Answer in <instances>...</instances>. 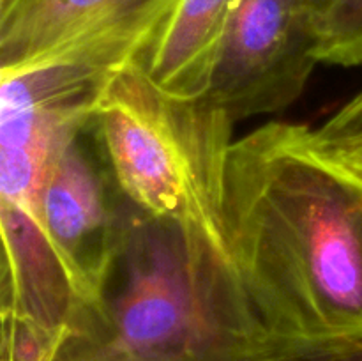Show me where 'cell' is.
Returning a JSON list of instances; mask_svg holds the SVG:
<instances>
[{
	"mask_svg": "<svg viewBox=\"0 0 362 361\" xmlns=\"http://www.w3.org/2000/svg\"><path fill=\"white\" fill-rule=\"evenodd\" d=\"M223 230L247 296L279 338H362V176L317 127L269 122L233 142Z\"/></svg>",
	"mask_w": 362,
	"mask_h": 361,
	"instance_id": "cell-1",
	"label": "cell"
},
{
	"mask_svg": "<svg viewBox=\"0 0 362 361\" xmlns=\"http://www.w3.org/2000/svg\"><path fill=\"white\" fill-rule=\"evenodd\" d=\"M304 347L265 324L226 243L126 200L99 301L49 361H276Z\"/></svg>",
	"mask_w": 362,
	"mask_h": 361,
	"instance_id": "cell-2",
	"label": "cell"
},
{
	"mask_svg": "<svg viewBox=\"0 0 362 361\" xmlns=\"http://www.w3.org/2000/svg\"><path fill=\"white\" fill-rule=\"evenodd\" d=\"M87 124V110L71 99L18 78L0 81V311L2 350L14 361H49L87 308L41 214L53 158Z\"/></svg>",
	"mask_w": 362,
	"mask_h": 361,
	"instance_id": "cell-3",
	"label": "cell"
},
{
	"mask_svg": "<svg viewBox=\"0 0 362 361\" xmlns=\"http://www.w3.org/2000/svg\"><path fill=\"white\" fill-rule=\"evenodd\" d=\"M233 126L204 98L159 88L140 59L106 76L90 130L131 205L226 243L223 198Z\"/></svg>",
	"mask_w": 362,
	"mask_h": 361,
	"instance_id": "cell-4",
	"label": "cell"
},
{
	"mask_svg": "<svg viewBox=\"0 0 362 361\" xmlns=\"http://www.w3.org/2000/svg\"><path fill=\"white\" fill-rule=\"evenodd\" d=\"M179 0H0V74L76 66L110 74L144 59Z\"/></svg>",
	"mask_w": 362,
	"mask_h": 361,
	"instance_id": "cell-5",
	"label": "cell"
},
{
	"mask_svg": "<svg viewBox=\"0 0 362 361\" xmlns=\"http://www.w3.org/2000/svg\"><path fill=\"white\" fill-rule=\"evenodd\" d=\"M318 62L304 0H240L205 96L233 124L303 96Z\"/></svg>",
	"mask_w": 362,
	"mask_h": 361,
	"instance_id": "cell-6",
	"label": "cell"
},
{
	"mask_svg": "<svg viewBox=\"0 0 362 361\" xmlns=\"http://www.w3.org/2000/svg\"><path fill=\"white\" fill-rule=\"evenodd\" d=\"M124 212L126 198L88 124L57 152L41 193L46 234L85 310L98 303L113 268Z\"/></svg>",
	"mask_w": 362,
	"mask_h": 361,
	"instance_id": "cell-7",
	"label": "cell"
},
{
	"mask_svg": "<svg viewBox=\"0 0 362 361\" xmlns=\"http://www.w3.org/2000/svg\"><path fill=\"white\" fill-rule=\"evenodd\" d=\"M240 0H179L147 55L151 80L179 98H204Z\"/></svg>",
	"mask_w": 362,
	"mask_h": 361,
	"instance_id": "cell-8",
	"label": "cell"
},
{
	"mask_svg": "<svg viewBox=\"0 0 362 361\" xmlns=\"http://www.w3.org/2000/svg\"><path fill=\"white\" fill-rule=\"evenodd\" d=\"M318 62L362 66V0H304Z\"/></svg>",
	"mask_w": 362,
	"mask_h": 361,
	"instance_id": "cell-9",
	"label": "cell"
},
{
	"mask_svg": "<svg viewBox=\"0 0 362 361\" xmlns=\"http://www.w3.org/2000/svg\"><path fill=\"white\" fill-rule=\"evenodd\" d=\"M317 133L327 142L362 137V92L317 127Z\"/></svg>",
	"mask_w": 362,
	"mask_h": 361,
	"instance_id": "cell-10",
	"label": "cell"
},
{
	"mask_svg": "<svg viewBox=\"0 0 362 361\" xmlns=\"http://www.w3.org/2000/svg\"><path fill=\"white\" fill-rule=\"evenodd\" d=\"M276 361H362V338L304 347Z\"/></svg>",
	"mask_w": 362,
	"mask_h": 361,
	"instance_id": "cell-11",
	"label": "cell"
},
{
	"mask_svg": "<svg viewBox=\"0 0 362 361\" xmlns=\"http://www.w3.org/2000/svg\"><path fill=\"white\" fill-rule=\"evenodd\" d=\"M318 137H320V134H318ZM324 142L325 147H327L339 161H343L346 166H350V168L356 170L359 176H362V137L345 138V140L336 142Z\"/></svg>",
	"mask_w": 362,
	"mask_h": 361,
	"instance_id": "cell-12",
	"label": "cell"
}]
</instances>
